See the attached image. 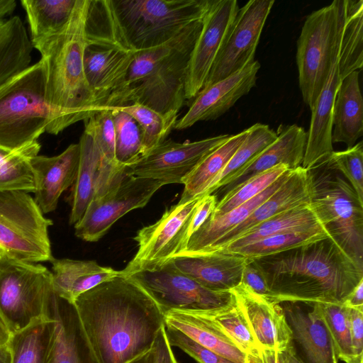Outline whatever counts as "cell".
Masks as SVG:
<instances>
[{"mask_svg":"<svg viewBox=\"0 0 363 363\" xmlns=\"http://www.w3.org/2000/svg\"><path fill=\"white\" fill-rule=\"evenodd\" d=\"M74 306L99 363H128L152 347L164 313L123 274L80 295Z\"/></svg>","mask_w":363,"mask_h":363,"instance_id":"cell-1","label":"cell"},{"mask_svg":"<svg viewBox=\"0 0 363 363\" xmlns=\"http://www.w3.org/2000/svg\"><path fill=\"white\" fill-rule=\"evenodd\" d=\"M277 303H342L363 280L359 265L332 238L251 259Z\"/></svg>","mask_w":363,"mask_h":363,"instance_id":"cell-2","label":"cell"},{"mask_svg":"<svg viewBox=\"0 0 363 363\" xmlns=\"http://www.w3.org/2000/svg\"><path fill=\"white\" fill-rule=\"evenodd\" d=\"M90 0H76L65 26L33 43L45 65V99L52 121L46 132L57 135L101 109L96 105L84 70L85 22Z\"/></svg>","mask_w":363,"mask_h":363,"instance_id":"cell-3","label":"cell"},{"mask_svg":"<svg viewBox=\"0 0 363 363\" xmlns=\"http://www.w3.org/2000/svg\"><path fill=\"white\" fill-rule=\"evenodd\" d=\"M201 28L202 20L194 22L170 40L138 51L113 108L140 104L162 115L178 113L186 100L188 65Z\"/></svg>","mask_w":363,"mask_h":363,"instance_id":"cell-4","label":"cell"},{"mask_svg":"<svg viewBox=\"0 0 363 363\" xmlns=\"http://www.w3.org/2000/svg\"><path fill=\"white\" fill-rule=\"evenodd\" d=\"M51 121L40 59L0 87V149L14 152L37 142Z\"/></svg>","mask_w":363,"mask_h":363,"instance_id":"cell-5","label":"cell"},{"mask_svg":"<svg viewBox=\"0 0 363 363\" xmlns=\"http://www.w3.org/2000/svg\"><path fill=\"white\" fill-rule=\"evenodd\" d=\"M346 15V0H335L306 18L297 40L298 84L311 109L338 57Z\"/></svg>","mask_w":363,"mask_h":363,"instance_id":"cell-6","label":"cell"},{"mask_svg":"<svg viewBox=\"0 0 363 363\" xmlns=\"http://www.w3.org/2000/svg\"><path fill=\"white\" fill-rule=\"evenodd\" d=\"M309 171L311 207L330 235L363 267V203L342 175L325 161Z\"/></svg>","mask_w":363,"mask_h":363,"instance_id":"cell-7","label":"cell"},{"mask_svg":"<svg viewBox=\"0 0 363 363\" xmlns=\"http://www.w3.org/2000/svg\"><path fill=\"white\" fill-rule=\"evenodd\" d=\"M128 42L137 51L160 45L203 19L210 0H112Z\"/></svg>","mask_w":363,"mask_h":363,"instance_id":"cell-8","label":"cell"},{"mask_svg":"<svg viewBox=\"0 0 363 363\" xmlns=\"http://www.w3.org/2000/svg\"><path fill=\"white\" fill-rule=\"evenodd\" d=\"M51 272L45 266L0 254V320L10 334L52 320Z\"/></svg>","mask_w":363,"mask_h":363,"instance_id":"cell-9","label":"cell"},{"mask_svg":"<svg viewBox=\"0 0 363 363\" xmlns=\"http://www.w3.org/2000/svg\"><path fill=\"white\" fill-rule=\"evenodd\" d=\"M52 223L30 193L0 191V250L10 257L30 263L51 262L48 229Z\"/></svg>","mask_w":363,"mask_h":363,"instance_id":"cell-10","label":"cell"},{"mask_svg":"<svg viewBox=\"0 0 363 363\" xmlns=\"http://www.w3.org/2000/svg\"><path fill=\"white\" fill-rule=\"evenodd\" d=\"M201 198L178 202L167 209L157 222L139 230L134 238L138 250L122 270L123 274L159 269L182 253L190 238L193 214Z\"/></svg>","mask_w":363,"mask_h":363,"instance_id":"cell-11","label":"cell"},{"mask_svg":"<svg viewBox=\"0 0 363 363\" xmlns=\"http://www.w3.org/2000/svg\"><path fill=\"white\" fill-rule=\"evenodd\" d=\"M127 277L140 285L164 313L171 310H211L235 300L231 291L208 289L177 270L171 262L159 269L140 271Z\"/></svg>","mask_w":363,"mask_h":363,"instance_id":"cell-12","label":"cell"},{"mask_svg":"<svg viewBox=\"0 0 363 363\" xmlns=\"http://www.w3.org/2000/svg\"><path fill=\"white\" fill-rule=\"evenodd\" d=\"M164 183L155 179L123 177L108 191L89 203L82 219L74 225L75 235L87 242H96L129 211L143 208Z\"/></svg>","mask_w":363,"mask_h":363,"instance_id":"cell-13","label":"cell"},{"mask_svg":"<svg viewBox=\"0 0 363 363\" xmlns=\"http://www.w3.org/2000/svg\"><path fill=\"white\" fill-rule=\"evenodd\" d=\"M230 136L225 134L184 143L167 139L123 171L129 176L158 180L164 185L183 184L200 162Z\"/></svg>","mask_w":363,"mask_h":363,"instance_id":"cell-14","label":"cell"},{"mask_svg":"<svg viewBox=\"0 0 363 363\" xmlns=\"http://www.w3.org/2000/svg\"><path fill=\"white\" fill-rule=\"evenodd\" d=\"M274 0H250L239 9L202 89L255 60V51Z\"/></svg>","mask_w":363,"mask_h":363,"instance_id":"cell-15","label":"cell"},{"mask_svg":"<svg viewBox=\"0 0 363 363\" xmlns=\"http://www.w3.org/2000/svg\"><path fill=\"white\" fill-rule=\"evenodd\" d=\"M137 52L133 48L86 39L84 74L98 107L115 106Z\"/></svg>","mask_w":363,"mask_h":363,"instance_id":"cell-16","label":"cell"},{"mask_svg":"<svg viewBox=\"0 0 363 363\" xmlns=\"http://www.w3.org/2000/svg\"><path fill=\"white\" fill-rule=\"evenodd\" d=\"M239 9L236 0H210L188 65L186 100L202 89Z\"/></svg>","mask_w":363,"mask_h":363,"instance_id":"cell-17","label":"cell"},{"mask_svg":"<svg viewBox=\"0 0 363 363\" xmlns=\"http://www.w3.org/2000/svg\"><path fill=\"white\" fill-rule=\"evenodd\" d=\"M79 143V164L69 199V223L73 225L82 219L93 199L104 195L124 175V167L106 161L89 135L83 133Z\"/></svg>","mask_w":363,"mask_h":363,"instance_id":"cell-18","label":"cell"},{"mask_svg":"<svg viewBox=\"0 0 363 363\" xmlns=\"http://www.w3.org/2000/svg\"><path fill=\"white\" fill-rule=\"evenodd\" d=\"M300 363H337L334 344L319 303H281Z\"/></svg>","mask_w":363,"mask_h":363,"instance_id":"cell-19","label":"cell"},{"mask_svg":"<svg viewBox=\"0 0 363 363\" xmlns=\"http://www.w3.org/2000/svg\"><path fill=\"white\" fill-rule=\"evenodd\" d=\"M51 308L45 363H99L74 304L54 292Z\"/></svg>","mask_w":363,"mask_h":363,"instance_id":"cell-20","label":"cell"},{"mask_svg":"<svg viewBox=\"0 0 363 363\" xmlns=\"http://www.w3.org/2000/svg\"><path fill=\"white\" fill-rule=\"evenodd\" d=\"M260 64L257 60L212 85L202 89L174 129L184 130L199 121L216 120L255 86Z\"/></svg>","mask_w":363,"mask_h":363,"instance_id":"cell-21","label":"cell"},{"mask_svg":"<svg viewBox=\"0 0 363 363\" xmlns=\"http://www.w3.org/2000/svg\"><path fill=\"white\" fill-rule=\"evenodd\" d=\"M262 350L282 351L292 345V333L281 303L269 301L240 283L230 290Z\"/></svg>","mask_w":363,"mask_h":363,"instance_id":"cell-22","label":"cell"},{"mask_svg":"<svg viewBox=\"0 0 363 363\" xmlns=\"http://www.w3.org/2000/svg\"><path fill=\"white\" fill-rule=\"evenodd\" d=\"M312 197L313 179L310 171L301 166L290 170L286 180L277 190L243 222L223 235L204 252L223 249L251 228L282 212L311 203Z\"/></svg>","mask_w":363,"mask_h":363,"instance_id":"cell-23","label":"cell"},{"mask_svg":"<svg viewBox=\"0 0 363 363\" xmlns=\"http://www.w3.org/2000/svg\"><path fill=\"white\" fill-rule=\"evenodd\" d=\"M248 259L225 250L182 254L172 264L181 273L205 288L216 291H230L241 283Z\"/></svg>","mask_w":363,"mask_h":363,"instance_id":"cell-24","label":"cell"},{"mask_svg":"<svg viewBox=\"0 0 363 363\" xmlns=\"http://www.w3.org/2000/svg\"><path fill=\"white\" fill-rule=\"evenodd\" d=\"M79 160V143L69 145L58 155L30 158L36 185L33 198L43 214L54 211L62 194L74 184Z\"/></svg>","mask_w":363,"mask_h":363,"instance_id":"cell-25","label":"cell"},{"mask_svg":"<svg viewBox=\"0 0 363 363\" xmlns=\"http://www.w3.org/2000/svg\"><path fill=\"white\" fill-rule=\"evenodd\" d=\"M277 135V139L272 144L221 188L224 194L279 164H285L289 169L301 166L307 141L305 130L295 124L281 125Z\"/></svg>","mask_w":363,"mask_h":363,"instance_id":"cell-26","label":"cell"},{"mask_svg":"<svg viewBox=\"0 0 363 363\" xmlns=\"http://www.w3.org/2000/svg\"><path fill=\"white\" fill-rule=\"evenodd\" d=\"M338 57L333 61L327 81L311 110V118L301 167L308 170L327 160L333 150V111L341 82Z\"/></svg>","mask_w":363,"mask_h":363,"instance_id":"cell-27","label":"cell"},{"mask_svg":"<svg viewBox=\"0 0 363 363\" xmlns=\"http://www.w3.org/2000/svg\"><path fill=\"white\" fill-rule=\"evenodd\" d=\"M164 325L235 363H254L217 325L197 311H169L164 313Z\"/></svg>","mask_w":363,"mask_h":363,"instance_id":"cell-28","label":"cell"},{"mask_svg":"<svg viewBox=\"0 0 363 363\" xmlns=\"http://www.w3.org/2000/svg\"><path fill=\"white\" fill-rule=\"evenodd\" d=\"M50 262L55 294L72 304L86 291L123 274L122 270L101 266L94 260L54 258Z\"/></svg>","mask_w":363,"mask_h":363,"instance_id":"cell-29","label":"cell"},{"mask_svg":"<svg viewBox=\"0 0 363 363\" xmlns=\"http://www.w3.org/2000/svg\"><path fill=\"white\" fill-rule=\"evenodd\" d=\"M359 71L346 76L338 87L333 111L332 142L347 148L356 144L363 133V100Z\"/></svg>","mask_w":363,"mask_h":363,"instance_id":"cell-30","label":"cell"},{"mask_svg":"<svg viewBox=\"0 0 363 363\" xmlns=\"http://www.w3.org/2000/svg\"><path fill=\"white\" fill-rule=\"evenodd\" d=\"M290 170L291 169L286 171L264 191L245 203L220 216L208 217L203 224L191 235L186 250L180 255L207 251L223 235L243 222L263 201L277 190L286 180Z\"/></svg>","mask_w":363,"mask_h":363,"instance_id":"cell-31","label":"cell"},{"mask_svg":"<svg viewBox=\"0 0 363 363\" xmlns=\"http://www.w3.org/2000/svg\"><path fill=\"white\" fill-rule=\"evenodd\" d=\"M33 45L18 16L0 27V87L30 65Z\"/></svg>","mask_w":363,"mask_h":363,"instance_id":"cell-32","label":"cell"},{"mask_svg":"<svg viewBox=\"0 0 363 363\" xmlns=\"http://www.w3.org/2000/svg\"><path fill=\"white\" fill-rule=\"evenodd\" d=\"M248 132L249 128L236 135H231L225 142L200 162L184 180V188L179 203H185L204 195L243 142Z\"/></svg>","mask_w":363,"mask_h":363,"instance_id":"cell-33","label":"cell"},{"mask_svg":"<svg viewBox=\"0 0 363 363\" xmlns=\"http://www.w3.org/2000/svg\"><path fill=\"white\" fill-rule=\"evenodd\" d=\"M320 225H323L311 204H305L282 212L251 228L221 250H231L276 234Z\"/></svg>","mask_w":363,"mask_h":363,"instance_id":"cell-34","label":"cell"},{"mask_svg":"<svg viewBox=\"0 0 363 363\" xmlns=\"http://www.w3.org/2000/svg\"><path fill=\"white\" fill-rule=\"evenodd\" d=\"M76 0H21L32 44L58 33L68 22Z\"/></svg>","mask_w":363,"mask_h":363,"instance_id":"cell-35","label":"cell"},{"mask_svg":"<svg viewBox=\"0 0 363 363\" xmlns=\"http://www.w3.org/2000/svg\"><path fill=\"white\" fill-rule=\"evenodd\" d=\"M277 138V133L267 125L255 123L250 126L243 142L223 171L213 180L204 195L213 194L218 189L226 186L238 172L252 162Z\"/></svg>","mask_w":363,"mask_h":363,"instance_id":"cell-36","label":"cell"},{"mask_svg":"<svg viewBox=\"0 0 363 363\" xmlns=\"http://www.w3.org/2000/svg\"><path fill=\"white\" fill-rule=\"evenodd\" d=\"M363 1L346 0L345 21L337 65L342 80L363 65Z\"/></svg>","mask_w":363,"mask_h":363,"instance_id":"cell-37","label":"cell"},{"mask_svg":"<svg viewBox=\"0 0 363 363\" xmlns=\"http://www.w3.org/2000/svg\"><path fill=\"white\" fill-rule=\"evenodd\" d=\"M197 311L217 325L254 362L259 358L262 349L235 298L223 307Z\"/></svg>","mask_w":363,"mask_h":363,"instance_id":"cell-38","label":"cell"},{"mask_svg":"<svg viewBox=\"0 0 363 363\" xmlns=\"http://www.w3.org/2000/svg\"><path fill=\"white\" fill-rule=\"evenodd\" d=\"M331 236L324 226L320 225L303 230L276 234L244 247L225 251L253 259L289 250Z\"/></svg>","mask_w":363,"mask_h":363,"instance_id":"cell-39","label":"cell"},{"mask_svg":"<svg viewBox=\"0 0 363 363\" xmlns=\"http://www.w3.org/2000/svg\"><path fill=\"white\" fill-rule=\"evenodd\" d=\"M38 152L35 143L14 152L0 149V191H33L35 184L30 159Z\"/></svg>","mask_w":363,"mask_h":363,"instance_id":"cell-40","label":"cell"},{"mask_svg":"<svg viewBox=\"0 0 363 363\" xmlns=\"http://www.w3.org/2000/svg\"><path fill=\"white\" fill-rule=\"evenodd\" d=\"M52 320H39L10 334L11 363H45L48 329Z\"/></svg>","mask_w":363,"mask_h":363,"instance_id":"cell-41","label":"cell"},{"mask_svg":"<svg viewBox=\"0 0 363 363\" xmlns=\"http://www.w3.org/2000/svg\"><path fill=\"white\" fill-rule=\"evenodd\" d=\"M115 128V157L118 166H128L143 155V133L137 121L118 108H110Z\"/></svg>","mask_w":363,"mask_h":363,"instance_id":"cell-42","label":"cell"},{"mask_svg":"<svg viewBox=\"0 0 363 363\" xmlns=\"http://www.w3.org/2000/svg\"><path fill=\"white\" fill-rule=\"evenodd\" d=\"M118 108L131 116L138 123L143 133L144 155L167 140L178 120V113L162 115L140 104Z\"/></svg>","mask_w":363,"mask_h":363,"instance_id":"cell-43","label":"cell"},{"mask_svg":"<svg viewBox=\"0 0 363 363\" xmlns=\"http://www.w3.org/2000/svg\"><path fill=\"white\" fill-rule=\"evenodd\" d=\"M289 170L285 164H279L250 179L238 188L223 194L209 217L220 216L245 203L262 193L284 173Z\"/></svg>","mask_w":363,"mask_h":363,"instance_id":"cell-44","label":"cell"},{"mask_svg":"<svg viewBox=\"0 0 363 363\" xmlns=\"http://www.w3.org/2000/svg\"><path fill=\"white\" fill-rule=\"evenodd\" d=\"M338 359L357 363L352 352L349 308L343 303H319Z\"/></svg>","mask_w":363,"mask_h":363,"instance_id":"cell-45","label":"cell"},{"mask_svg":"<svg viewBox=\"0 0 363 363\" xmlns=\"http://www.w3.org/2000/svg\"><path fill=\"white\" fill-rule=\"evenodd\" d=\"M327 165L347 180L363 203V145L360 141L342 151H333L325 160Z\"/></svg>","mask_w":363,"mask_h":363,"instance_id":"cell-46","label":"cell"},{"mask_svg":"<svg viewBox=\"0 0 363 363\" xmlns=\"http://www.w3.org/2000/svg\"><path fill=\"white\" fill-rule=\"evenodd\" d=\"M84 122V133L92 138L103 158L111 164L118 165L115 157V128L111 109L103 108Z\"/></svg>","mask_w":363,"mask_h":363,"instance_id":"cell-47","label":"cell"},{"mask_svg":"<svg viewBox=\"0 0 363 363\" xmlns=\"http://www.w3.org/2000/svg\"><path fill=\"white\" fill-rule=\"evenodd\" d=\"M167 340L171 347H177L199 363H235L201 346L181 331L164 325Z\"/></svg>","mask_w":363,"mask_h":363,"instance_id":"cell-48","label":"cell"},{"mask_svg":"<svg viewBox=\"0 0 363 363\" xmlns=\"http://www.w3.org/2000/svg\"><path fill=\"white\" fill-rule=\"evenodd\" d=\"M352 352L357 363L363 360V310L349 308Z\"/></svg>","mask_w":363,"mask_h":363,"instance_id":"cell-49","label":"cell"},{"mask_svg":"<svg viewBox=\"0 0 363 363\" xmlns=\"http://www.w3.org/2000/svg\"><path fill=\"white\" fill-rule=\"evenodd\" d=\"M241 283L247 286L257 294L268 298L269 291L265 281L260 272L250 259L242 271Z\"/></svg>","mask_w":363,"mask_h":363,"instance_id":"cell-50","label":"cell"},{"mask_svg":"<svg viewBox=\"0 0 363 363\" xmlns=\"http://www.w3.org/2000/svg\"><path fill=\"white\" fill-rule=\"evenodd\" d=\"M217 198L213 194L204 195L197 205L190 223L189 235L191 236L208 219L213 211Z\"/></svg>","mask_w":363,"mask_h":363,"instance_id":"cell-51","label":"cell"},{"mask_svg":"<svg viewBox=\"0 0 363 363\" xmlns=\"http://www.w3.org/2000/svg\"><path fill=\"white\" fill-rule=\"evenodd\" d=\"M152 348V363H178L167 340L164 325L159 332Z\"/></svg>","mask_w":363,"mask_h":363,"instance_id":"cell-52","label":"cell"},{"mask_svg":"<svg viewBox=\"0 0 363 363\" xmlns=\"http://www.w3.org/2000/svg\"><path fill=\"white\" fill-rule=\"evenodd\" d=\"M259 363H300L295 356L292 345L286 350H262Z\"/></svg>","mask_w":363,"mask_h":363,"instance_id":"cell-53","label":"cell"},{"mask_svg":"<svg viewBox=\"0 0 363 363\" xmlns=\"http://www.w3.org/2000/svg\"><path fill=\"white\" fill-rule=\"evenodd\" d=\"M342 303L350 308L363 310V280L359 282Z\"/></svg>","mask_w":363,"mask_h":363,"instance_id":"cell-54","label":"cell"},{"mask_svg":"<svg viewBox=\"0 0 363 363\" xmlns=\"http://www.w3.org/2000/svg\"><path fill=\"white\" fill-rule=\"evenodd\" d=\"M10 333L0 320V363H11Z\"/></svg>","mask_w":363,"mask_h":363,"instance_id":"cell-55","label":"cell"},{"mask_svg":"<svg viewBox=\"0 0 363 363\" xmlns=\"http://www.w3.org/2000/svg\"><path fill=\"white\" fill-rule=\"evenodd\" d=\"M16 7L15 0H0V20L13 13Z\"/></svg>","mask_w":363,"mask_h":363,"instance_id":"cell-56","label":"cell"},{"mask_svg":"<svg viewBox=\"0 0 363 363\" xmlns=\"http://www.w3.org/2000/svg\"><path fill=\"white\" fill-rule=\"evenodd\" d=\"M152 362L153 352L152 348H151L148 352L143 354L128 363H152Z\"/></svg>","mask_w":363,"mask_h":363,"instance_id":"cell-57","label":"cell"},{"mask_svg":"<svg viewBox=\"0 0 363 363\" xmlns=\"http://www.w3.org/2000/svg\"><path fill=\"white\" fill-rule=\"evenodd\" d=\"M5 21L6 20H0V27L2 26Z\"/></svg>","mask_w":363,"mask_h":363,"instance_id":"cell-58","label":"cell"},{"mask_svg":"<svg viewBox=\"0 0 363 363\" xmlns=\"http://www.w3.org/2000/svg\"><path fill=\"white\" fill-rule=\"evenodd\" d=\"M1 250H0V254H1Z\"/></svg>","mask_w":363,"mask_h":363,"instance_id":"cell-59","label":"cell"}]
</instances>
